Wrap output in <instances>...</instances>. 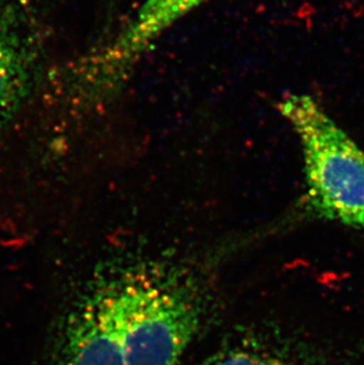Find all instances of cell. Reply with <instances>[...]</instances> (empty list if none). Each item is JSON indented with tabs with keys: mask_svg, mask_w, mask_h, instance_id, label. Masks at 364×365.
Masks as SVG:
<instances>
[{
	"mask_svg": "<svg viewBox=\"0 0 364 365\" xmlns=\"http://www.w3.org/2000/svg\"><path fill=\"white\" fill-rule=\"evenodd\" d=\"M205 307L192 278L158 267L122 269L120 346L124 365H178Z\"/></svg>",
	"mask_w": 364,
	"mask_h": 365,
	"instance_id": "6da1fadb",
	"label": "cell"
},
{
	"mask_svg": "<svg viewBox=\"0 0 364 365\" xmlns=\"http://www.w3.org/2000/svg\"><path fill=\"white\" fill-rule=\"evenodd\" d=\"M278 110L302 147L306 210L364 232V150L310 95H289Z\"/></svg>",
	"mask_w": 364,
	"mask_h": 365,
	"instance_id": "7a4b0ae2",
	"label": "cell"
},
{
	"mask_svg": "<svg viewBox=\"0 0 364 365\" xmlns=\"http://www.w3.org/2000/svg\"><path fill=\"white\" fill-rule=\"evenodd\" d=\"M121 304V271L86 286L59 319L48 348V365H124Z\"/></svg>",
	"mask_w": 364,
	"mask_h": 365,
	"instance_id": "3957f363",
	"label": "cell"
},
{
	"mask_svg": "<svg viewBox=\"0 0 364 365\" xmlns=\"http://www.w3.org/2000/svg\"><path fill=\"white\" fill-rule=\"evenodd\" d=\"M46 41L41 0H0V130L36 100Z\"/></svg>",
	"mask_w": 364,
	"mask_h": 365,
	"instance_id": "277c9868",
	"label": "cell"
},
{
	"mask_svg": "<svg viewBox=\"0 0 364 365\" xmlns=\"http://www.w3.org/2000/svg\"><path fill=\"white\" fill-rule=\"evenodd\" d=\"M211 0H146L108 44L79 59V76L107 98L127 82L136 63L169 28Z\"/></svg>",
	"mask_w": 364,
	"mask_h": 365,
	"instance_id": "5b68a950",
	"label": "cell"
},
{
	"mask_svg": "<svg viewBox=\"0 0 364 365\" xmlns=\"http://www.w3.org/2000/svg\"><path fill=\"white\" fill-rule=\"evenodd\" d=\"M201 365H303L280 346L258 334L238 337L207 357Z\"/></svg>",
	"mask_w": 364,
	"mask_h": 365,
	"instance_id": "8992f818",
	"label": "cell"
}]
</instances>
